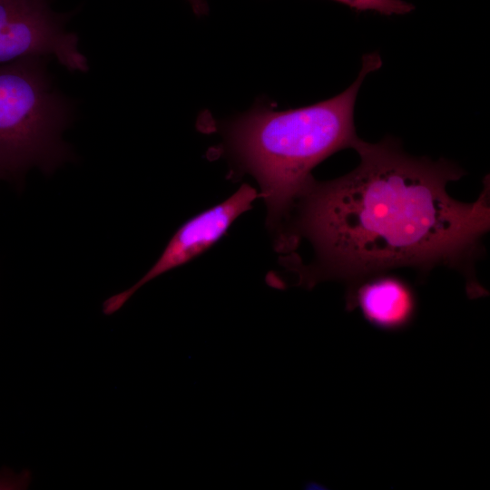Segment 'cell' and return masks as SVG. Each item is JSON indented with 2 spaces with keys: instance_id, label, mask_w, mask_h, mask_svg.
I'll return each mask as SVG.
<instances>
[{
  "instance_id": "ba28073f",
  "label": "cell",
  "mask_w": 490,
  "mask_h": 490,
  "mask_svg": "<svg viewBox=\"0 0 490 490\" xmlns=\"http://www.w3.org/2000/svg\"><path fill=\"white\" fill-rule=\"evenodd\" d=\"M188 1L191 3L194 12L197 15H203L204 13H206L207 7L203 0H188Z\"/></svg>"
},
{
  "instance_id": "5b68a950",
  "label": "cell",
  "mask_w": 490,
  "mask_h": 490,
  "mask_svg": "<svg viewBox=\"0 0 490 490\" xmlns=\"http://www.w3.org/2000/svg\"><path fill=\"white\" fill-rule=\"evenodd\" d=\"M258 197L254 188L244 184L221 203L185 222L170 240L157 261L136 283L105 299L103 303V314L115 313L146 283L190 261L210 248L240 215L251 208V203Z\"/></svg>"
},
{
  "instance_id": "7a4b0ae2",
  "label": "cell",
  "mask_w": 490,
  "mask_h": 490,
  "mask_svg": "<svg viewBox=\"0 0 490 490\" xmlns=\"http://www.w3.org/2000/svg\"><path fill=\"white\" fill-rule=\"evenodd\" d=\"M381 65L379 54H366L357 79L339 94L287 111L257 107L228 126L229 149L258 181L269 224L278 226L297 206L314 180L310 172L317 164L353 148L358 139L353 115L359 87Z\"/></svg>"
},
{
  "instance_id": "3957f363",
  "label": "cell",
  "mask_w": 490,
  "mask_h": 490,
  "mask_svg": "<svg viewBox=\"0 0 490 490\" xmlns=\"http://www.w3.org/2000/svg\"><path fill=\"white\" fill-rule=\"evenodd\" d=\"M51 58L27 56L0 64V172L17 178L33 167L49 173L70 159L63 133L74 105L54 85Z\"/></svg>"
},
{
  "instance_id": "277c9868",
  "label": "cell",
  "mask_w": 490,
  "mask_h": 490,
  "mask_svg": "<svg viewBox=\"0 0 490 490\" xmlns=\"http://www.w3.org/2000/svg\"><path fill=\"white\" fill-rule=\"evenodd\" d=\"M70 16L54 12L50 0H0V64L37 55L54 57L72 72H87L79 38L66 29Z\"/></svg>"
},
{
  "instance_id": "9c48e42d",
  "label": "cell",
  "mask_w": 490,
  "mask_h": 490,
  "mask_svg": "<svg viewBox=\"0 0 490 490\" xmlns=\"http://www.w3.org/2000/svg\"><path fill=\"white\" fill-rule=\"evenodd\" d=\"M6 472H0V489H4L5 485Z\"/></svg>"
},
{
  "instance_id": "30bf717a",
  "label": "cell",
  "mask_w": 490,
  "mask_h": 490,
  "mask_svg": "<svg viewBox=\"0 0 490 490\" xmlns=\"http://www.w3.org/2000/svg\"><path fill=\"white\" fill-rule=\"evenodd\" d=\"M1 178H4V176H3L2 173L0 172V179H1Z\"/></svg>"
},
{
  "instance_id": "52a82bcc",
  "label": "cell",
  "mask_w": 490,
  "mask_h": 490,
  "mask_svg": "<svg viewBox=\"0 0 490 490\" xmlns=\"http://www.w3.org/2000/svg\"><path fill=\"white\" fill-rule=\"evenodd\" d=\"M358 11H373L386 15H404L415 7L404 0H334Z\"/></svg>"
},
{
  "instance_id": "6da1fadb",
  "label": "cell",
  "mask_w": 490,
  "mask_h": 490,
  "mask_svg": "<svg viewBox=\"0 0 490 490\" xmlns=\"http://www.w3.org/2000/svg\"><path fill=\"white\" fill-rule=\"evenodd\" d=\"M353 149L358 166L333 181L313 180L296 206L295 230L311 242L317 261L300 272V283L345 279L348 299L386 270L446 265L466 272L470 297L485 294L470 269L490 227L488 179L475 201L462 202L446 185L464 171L445 159L409 156L391 138H358Z\"/></svg>"
},
{
  "instance_id": "8992f818",
  "label": "cell",
  "mask_w": 490,
  "mask_h": 490,
  "mask_svg": "<svg viewBox=\"0 0 490 490\" xmlns=\"http://www.w3.org/2000/svg\"><path fill=\"white\" fill-rule=\"evenodd\" d=\"M347 306L350 309L358 307L372 325L393 330L413 318L416 301L407 283L380 274L360 282L347 299Z\"/></svg>"
}]
</instances>
